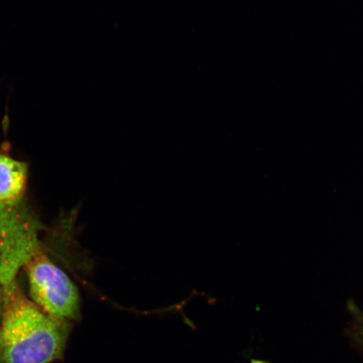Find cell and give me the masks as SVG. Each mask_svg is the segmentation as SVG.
<instances>
[{
	"label": "cell",
	"instance_id": "cell-2",
	"mask_svg": "<svg viewBox=\"0 0 363 363\" xmlns=\"http://www.w3.org/2000/svg\"><path fill=\"white\" fill-rule=\"evenodd\" d=\"M28 279L30 299L48 315L71 323L79 319L78 289L60 267L42 251L31 256L24 265Z\"/></svg>",
	"mask_w": 363,
	"mask_h": 363
},
{
	"label": "cell",
	"instance_id": "cell-3",
	"mask_svg": "<svg viewBox=\"0 0 363 363\" xmlns=\"http://www.w3.org/2000/svg\"><path fill=\"white\" fill-rule=\"evenodd\" d=\"M42 223L23 201L0 203V285L16 279L18 272L40 246Z\"/></svg>",
	"mask_w": 363,
	"mask_h": 363
},
{
	"label": "cell",
	"instance_id": "cell-4",
	"mask_svg": "<svg viewBox=\"0 0 363 363\" xmlns=\"http://www.w3.org/2000/svg\"><path fill=\"white\" fill-rule=\"evenodd\" d=\"M28 165L0 153V203L15 206L25 201Z\"/></svg>",
	"mask_w": 363,
	"mask_h": 363
},
{
	"label": "cell",
	"instance_id": "cell-1",
	"mask_svg": "<svg viewBox=\"0 0 363 363\" xmlns=\"http://www.w3.org/2000/svg\"><path fill=\"white\" fill-rule=\"evenodd\" d=\"M69 323L54 319L23 293L16 279L4 285L0 363H51L65 351Z\"/></svg>",
	"mask_w": 363,
	"mask_h": 363
},
{
	"label": "cell",
	"instance_id": "cell-6",
	"mask_svg": "<svg viewBox=\"0 0 363 363\" xmlns=\"http://www.w3.org/2000/svg\"><path fill=\"white\" fill-rule=\"evenodd\" d=\"M4 286L0 285V319H1L3 310Z\"/></svg>",
	"mask_w": 363,
	"mask_h": 363
},
{
	"label": "cell",
	"instance_id": "cell-5",
	"mask_svg": "<svg viewBox=\"0 0 363 363\" xmlns=\"http://www.w3.org/2000/svg\"><path fill=\"white\" fill-rule=\"evenodd\" d=\"M350 310L353 314L352 333L353 337L363 347V312L359 308L350 303Z\"/></svg>",
	"mask_w": 363,
	"mask_h": 363
}]
</instances>
